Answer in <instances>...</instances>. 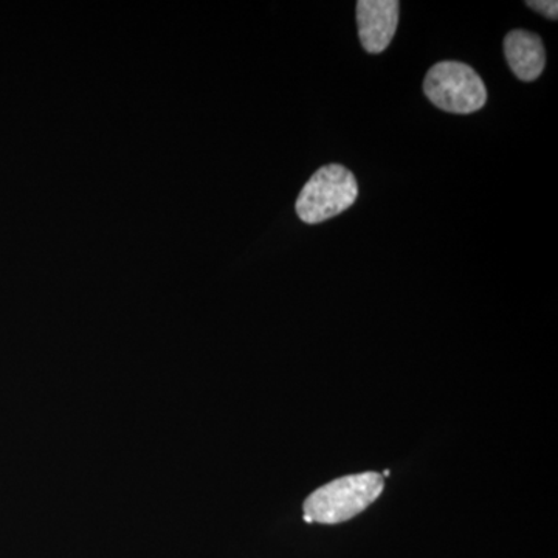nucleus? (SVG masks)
<instances>
[{"instance_id": "obj_5", "label": "nucleus", "mask_w": 558, "mask_h": 558, "mask_svg": "<svg viewBox=\"0 0 558 558\" xmlns=\"http://www.w3.org/2000/svg\"><path fill=\"white\" fill-rule=\"evenodd\" d=\"M505 53L513 75L521 81H535L546 64L545 47L535 33L512 31L505 39Z\"/></svg>"}, {"instance_id": "obj_4", "label": "nucleus", "mask_w": 558, "mask_h": 558, "mask_svg": "<svg viewBox=\"0 0 558 558\" xmlns=\"http://www.w3.org/2000/svg\"><path fill=\"white\" fill-rule=\"evenodd\" d=\"M398 0H359L357 27L363 49L379 54L388 49L399 25Z\"/></svg>"}, {"instance_id": "obj_3", "label": "nucleus", "mask_w": 558, "mask_h": 558, "mask_svg": "<svg viewBox=\"0 0 558 558\" xmlns=\"http://www.w3.org/2000/svg\"><path fill=\"white\" fill-rule=\"evenodd\" d=\"M424 92L436 108L450 113H473L487 101V89L478 73L458 61L433 65L425 76Z\"/></svg>"}, {"instance_id": "obj_6", "label": "nucleus", "mask_w": 558, "mask_h": 558, "mask_svg": "<svg viewBox=\"0 0 558 558\" xmlns=\"http://www.w3.org/2000/svg\"><path fill=\"white\" fill-rule=\"evenodd\" d=\"M529 9L537 11L548 20L557 21L558 17V2L557 0H529L526 2Z\"/></svg>"}, {"instance_id": "obj_2", "label": "nucleus", "mask_w": 558, "mask_h": 558, "mask_svg": "<svg viewBox=\"0 0 558 558\" xmlns=\"http://www.w3.org/2000/svg\"><path fill=\"white\" fill-rule=\"evenodd\" d=\"M357 196L354 174L341 165H328L319 168L301 190L296 215L311 226L322 223L351 208Z\"/></svg>"}, {"instance_id": "obj_1", "label": "nucleus", "mask_w": 558, "mask_h": 558, "mask_svg": "<svg viewBox=\"0 0 558 558\" xmlns=\"http://www.w3.org/2000/svg\"><path fill=\"white\" fill-rule=\"evenodd\" d=\"M384 490V476L376 472L344 476L317 488L304 501L307 523L339 524L369 508Z\"/></svg>"}]
</instances>
